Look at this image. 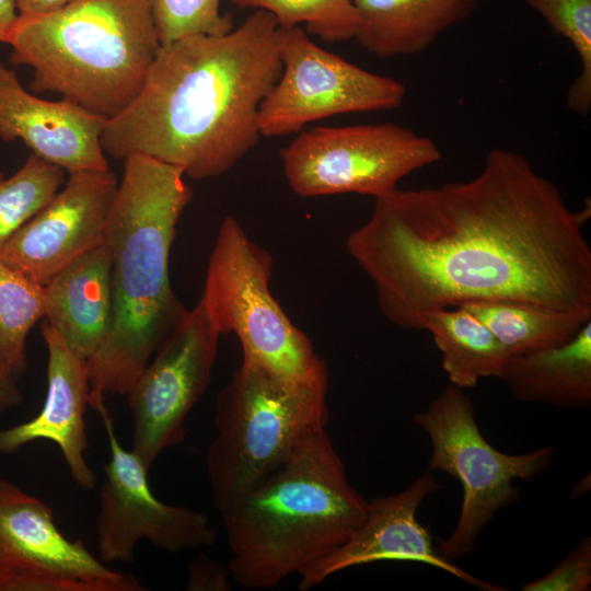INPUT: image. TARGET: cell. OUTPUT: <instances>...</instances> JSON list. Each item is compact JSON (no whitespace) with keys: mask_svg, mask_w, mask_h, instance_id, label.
Returning <instances> with one entry per match:
<instances>
[{"mask_svg":"<svg viewBox=\"0 0 591 591\" xmlns=\"http://www.w3.org/2000/svg\"><path fill=\"white\" fill-rule=\"evenodd\" d=\"M374 199L346 250L397 327L479 300L591 311V207L570 210L524 155L493 149L472 179Z\"/></svg>","mask_w":591,"mask_h":591,"instance_id":"obj_1","label":"cell"},{"mask_svg":"<svg viewBox=\"0 0 591 591\" xmlns=\"http://www.w3.org/2000/svg\"><path fill=\"white\" fill-rule=\"evenodd\" d=\"M285 28L256 10L221 35L161 45L136 99L101 135L115 159L146 154L193 179L229 172L259 141V106L278 80Z\"/></svg>","mask_w":591,"mask_h":591,"instance_id":"obj_2","label":"cell"},{"mask_svg":"<svg viewBox=\"0 0 591 591\" xmlns=\"http://www.w3.org/2000/svg\"><path fill=\"white\" fill-rule=\"evenodd\" d=\"M182 169L146 154L124 159L108 217L113 318L86 361L92 394L127 395L159 347L186 315L169 264L176 225L193 198Z\"/></svg>","mask_w":591,"mask_h":591,"instance_id":"obj_3","label":"cell"},{"mask_svg":"<svg viewBox=\"0 0 591 591\" xmlns=\"http://www.w3.org/2000/svg\"><path fill=\"white\" fill-rule=\"evenodd\" d=\"M367 509L325 426L314 428L279 467L220 512L229 572L243 588L271 589L346 543Z\"/></svg>","mask_w":591,"mask_h":591,"instance_id":"obj_4","label":"cell"},{"mask_svg":"<svg viewBox=\"0 0 591 591\" xmlns=\"http://www.w3.org/2000/svg\"><path fill=\"white\" fill-rule=\"evenodd\" d=\"M5 44L14 66L33 69L32 91L107 119L139 94L161 46L149 0H72L19 15Z\"/></svg>","mask_w":591,"mask_h":591,"instance_id":"obj_5","label":"cell"},{"mask_svg":"<svg viewBox=\"0 0 591 591\" xmlns=\"http://www.w3.org/2000/svg\"><path fill=\"white\" fill-rule=\"evenodd\" d=\"M327 373L294 383L242 362L217 395L206 454L219 512L279 467L314 428L326 426Z\"/></svg>","mask_w":591,"mask_h":591,"instance_id":"obj_6","label":"cell"},{"mask_svg":"<svg viewBox=\"0 0 591 591\" xmlns=\"http://www.w3.org/2000/svg\"><path fill=\"white\" fill-rule=\"evenodd\" d=\"M273 257L232 216L222 220L200 297L220 335L234 334L242 362L289 382H310L327 373L310 338L270 292Z\"/></svg>","mask_w":591,"mask_h":591,"instance_id":"obj_7","label":"cell"},{"mask_svg":"<svg viewBox=\"0 0 591 591\" xmlns=\"http://www.w3.org/2000/svg\"><path fill=\"white\" fill-rule=\"evenodd\" d=\"M431 445L429 468L456 478L463 490L454 531L436 547L453 561L470 555L484 526L503 507L518 500L514 479L530 480L549 467L554 450L538 448L523 454L495 449L482 434L470 397L449 384L429 406L413 417Z\"/></svg>","mask_w":591,"mask_h":591,"instance_id":"obj_8","label":"cell"},{"mask_svg":"<svg viewBox=\"0 0 591 591\" xmlns=\"http://www.w3.org/2000/svg\"><path fill=\"white\" fill-rule=\"evenodd\" d=\"M441 157L431 138L391 123L310 129L280 152L287 183L301 197L378 198Z\"/></svg>","mask_w":591,"mask_h":591,"instance_id":"obj_9","label":"cell"},{"mask_svg":"<svg viewBox=\"0 0 591 591\" xmlns=\"http://www.w3.org/2000/svg\"><path fill=\"white\" fill-rule=\"evenodd\" d=\"M282 69L258 112L262 137H281L306 124L349 113L393 111L407 90L321 48L300 26L285 28Z\"/></svg>","mask_w":591,"mask_h":591,"instance_id":"obj_10","label":"cell"},{"mask_svg":"<svg viewBox=\"0 0 591 591\" xmlns=\"http://www.w3.org/2000/svg\"><path fill=\"white\" fill-rule=\"evenodd\" d=\"M89 405L100 415L109 447L96 519L100 559L104 564L131 563L142 540L171 553L213 545L217 532L207 514L153 495L149 470L117 439L104 395L90 394Z\"/></svg>","mask_w":591,"mask_h":591,"instance_id":"obj_11","label":"cell"},{"mask_svg":"<svg viewBox=\"0 0 591 591\" xmlns=\"http://www.w3.org/2000/svg\"><path fill=\"white\" fill-rule=\"evenodd\" d=\"M221 335L199 299L166 337L127 393L130 450L148 470L185 440V421L207 390Z\"/></svg>","mask_w":591,"mask_h":591,"instance_id":"obj_12","label":"cell"},{"mask_svg":"<svg viewBox=\"0 0 591 591\" xmlns=\"http://www.w3.org/2000/svg\"><path fill=\"white\" fill-rule=\"evenodd\" d=\"M65 186L0 252V262L39 285L105 241L119 182L111 170L68 173Z\"/></svg>","mask_w":591,"mask_h":591,"instance_id":"obj_13","label":"cell"},{"mask_svg":"<svg viewBox=\"0 0 591 591\" xmlns=\"http://www.w3.org/2000/svg\"><path fill=\"white\" fill-rule=\"evenodd\" d=\"M438 487L436 478L425 473L406 489L368 501L363 523L340 547L299 575L300 589L313 588L355 566L399 560L433 566L485 591L507 590L471 575L438 553L430 532L417 519L420 503Z\"/></svg>","mask_w":591,"mask_h":591,"instance_id":"obj_14","label":"cell"},{"mask_svg":"<svg viewBox=\"0 0 591 591\" xmlns=\"http://www.w3.org/2000/svg\"><path fill=\"white\" fill-rule=\"evenodd\" d=\"M56 572L104 582L115 591H143L131 575L115 571L81 541L68 538L42 499L0 478V591L19 577Z\"/></svg>","mask_w":591,"mask_h":591,"instance_id":"obj_15","label":"cell"},{"mask_svg":"<svg viewBox=\"0 0 591 591\" xmlns=\"http://www.w3.org/2000/svg\"><path fill=\"white\" fill-rule=\"evenodd\" d=\"M107 118L63 99L27 92L0 60V139H21L31 152L67 173L109 170L101 146Z\"/></svg>","mask_w":591,"mask_h":591,"instance_id":"obj_16","label":"cell"},{"mask_svg":"<svg viewBox=\"0 0 591 591\" xmlns=\"http://www.w3.org/2000/svg\"><path fill=\"white\" fill-rule=\"evenodd\" d=\"M40 329L48 355L46 397L35 417L0 429V454H11L37 440L51 441L60 449L74 482L90 490L96 484V475L85 459L84 415L91 391L88 363L47 323Z\"/></svg>","mask_w":591,"mask_h":591,"instance_id":"obj_17","label":"cell"},{"mask_svg":"<svg viewBox=\"0 0 591 591\" xmlns=\"http://www.w3.org/2000/svg\"><path fill=\"white\" fill-rule=\"evenodd\" d=\"M44 290L45 323L73 354L88 361L112 325V252L107 243L76 257L44 285Z\"/></svg>","mask_w":591,"mask_h":591,"instance_id":"obj_18","label":"cell"},{"mask_svg":"<svg viewBox=\"0 0 591 591\" xmlns=\"http://www.w3.org/2000/svg\"><path fill=\"white\" fill-rule=\"evenodd\" d=\"M360 24L355 39L379 58L417 55L453 25L467 19L480 0H352Z\"/></svg>","mask_w":591,"mask_h":591,"instance_id":"obj_19","label":"cell"},{"mask_svg":"<svg viewBox=\"0 0 591 591\" xmlns=\"http://www.w3.org/2000/svg\"><path fill=\"white\" fill-rule=\"evenodd\" d=\"M528 403L582 408L591 403V320L561 346L509 356L499 376Z\"/></svg>","mask_w":591,"mask_h":591,"instance_id":"obj_20","label":"cell"},{"mask_svg":"<svg viewBox=\"0 0 591 591\" xmlns=\"http://www.w3.org/2000/svg\"><path fill=\"white\" fill-rule=\"evenodd\" d=\"M457 306L483 322L508 356L561 346L591 320V311H560L512 300H479Z\"/></svg>","mask_w":591,"mask_h":591,"instance_id":"obj_21","label":"cell"},{"mask_svg":"<svg viewBox=\"0 0 591 591\" xmlns=\"http://www.w3.org/2000/svg\"><path fill=\"white\" fill-rule=\"evenodd\" d=\"M428 331L441 352V364L450 384L462 390L476 386L479 379L499 376L509 357L495 335L461 306L427 315Z\"/></svg>","mask_w":591,"mask_h":591,"instance_id":"obj_22","label":"cell"},{"mask_svg":"<svg viewBox=\"0 0 591 591\" xmlns=\"http://www.w3.org/2000/svg\"><path fill=\"white\" fill-rule=\"evenodd\" d=\"M44 286L0 262V363L16 378L27 364L25 343L45 314Z\"/></svg>","mask_w":591,"mask_h":591,"instance_id":"obj_23","label":"cell"},{"mask_svg":"<svg viewBox=\"0 0 591 591\" xmlns=\"http://www.w3.org/2000/svg\"><path fill=\"white\" fill-rule=\"evenodd\" d=\"M65 171L31 153L11 176L0 172V252L60 189Z\"/></svg>","mask_w":591,"mask_h":591,"instance_id":"obj_24","label":"cell"},{"mask_svg":"<svg viewBox=\"0 0 591 591\" xmlns=\"http://www.w3.org/2000/svg\"><path fill=\"white\" fill-rule=\"evenodd\" d=\"M239 8L269 12L283 28L304 24L326 43L355 39L360 18L352 0H231Z\"/></svg>","mask_w":591,"mask_h":591,"instance_id":"obj_25","label":"cell"},{"mask_svg":"<svg viewBox=\"0 0 591 591\" xmlns=\"http://www.w3.org/2000/svg\"><path fill=\"white\" fill-rule=\"evenodd\" d=\"M552 31L566 38L580 61L579 74L567 93L569 109L587 115L591 109V0H525Z\"/></svg>","mask_w":591,"mask_h":591,"instance_id":"obj_26","label":"cell"},{"mask_svg":"<svg viewBox=\"0 0 591 591\" xmlns=\"http://www.w3.org/2000/svg\"><path fill=\"white\" fill-rule=\"evenodd\" d=\"M161 45L192 35H221L233 28L220 0H149Z\"/></svg>","mask_w":591,"mask_h":591,"instance_id":"obj_27","label":"cell"},{"mask_svg":"<svg viewBox=\"0 0 591 591\" xmlns=\"http://www.w3.org/2000/svg\"><path fill=\"white\" fill-rule=\"evenodd\" d=\"M591 587V538L583 537L545 576L522 586L523 591H587Z\"/></svg>","mask_w":591,"mask_h":591,"instance_id":"obj_28","label":"cell"},{"mask_svg":"<svg viewBox=\"0 0 591 591\" xmlns=\"http://www.w3.org/2000/svg\"><path fill=\"white\" fill-rule=\"evenodd\" d=\"M229 582L224 570L213 560L198 556L188 568L187 590H227Z\"/></svg>","mask_w":591,"mask_h":591,"instance_id":"obj_29","label":"cell"},{"mask_svg":"<svg viewBox=\"0 0 591 591\" xmlns=\"http://www.w3.org/2000/svg\"><path fill=\"white\" fill-rule=\"evenodd\" d=\"M16 376L0 363V415L23 402V394L16 384Z\"/></svg>","mask_w":591,"mask_h":591,"instance_id":"obj_30","label":"cell"},{"mask_svg":"<svg viewBox=\"0 0 591 591\" xmlns=\"http://www.w3.org/2000/svg\"><path fill=\"white\" fill-rule=\"evenodd\" d=\"M72 0H14L19 15H38L56 11Z\"/></svg>","mask_w":591,"mask_h":591,"instance_id":"obj_31","label":"cell"},{"mask_svg":"<svg viewBox=\"0 0 591 591\" xmlns=\"http://www.w3.org/2000/svg\"><path fill=\"white\" fill-rule=\"evenodd\" d=\"M18 18L14 0H0V43H5Z\"/></svg>","mask_w":591,"mask_h":591,"instance_id":"obj_32","label":"cell"},{"mask_svg":"<svg viewBox=\"0 0 591 591\" xmlns=\"http://www.w3.org/2000/svg\"><path fill=\"white\" fill-rule=\"evenodd\" d=\"M590 485V474L586 475L582 479H580L572 489V497L580 496L588 491Z\"/></svg>","mask_w":591,"mask_h":591,"instance_id":"obj_33","label":"cell"}]
</instances>
